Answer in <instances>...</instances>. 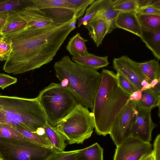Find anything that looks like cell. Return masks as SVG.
Here are the masks:
<instances>
[{"label":"cell","instance_id":"obj_1","mask_svg":"<svg viewBox=\"0 0 160 160\" xmlns=\"http://www.w3.org/2000/svg\"><path fill=\"white\" fill-rule=\"evenodd\" d=\"M73 19L63 23L53 22L48 26L23 30L5 37L11 50L4 71L22 74L51 62L69 34L76 28Z\"/></svg>","mask_w":160,"mask_h":160},{"label":"cell","instance_id":"obj_2","mask_svg":"<svg viewBox=\"0 0 160 160\" xmlns=\"http://www.w3.org/2000/svg\"><path fill=\"white\" fill-rule=\"evenodd\" d=\"M92 110L96 133L109 134L115 119L129 101L130 95L119 86L113 71L103 69Z\"/></svg>","mask_w":160,"mask_h":160},{"label":"cell","instance_id":"obj_3","mask_svg":"<svg viewBox=\"0 0 160 160\" xmlns=\"http://www.w3.org/2000/svg\"><path fill=\"white\" fill-rule=\"evenodd\" d=\"M54 68L61 85L68 90L79 103L92 109L101 82V73L78 65L68 55L55 62Z\"/></svg>","mask_w":160,"mask_h":160},{"label":"cell","instance_id":"obj_4","mask_svg":"<svg viewBox=\"0 0 160 160\" xmlns=\"http://www.w3.org/2000/svg\"><path fill=\"white\" fill-rule=\"evenodd\" d=\"M0 118L2 123L19 126L32 132L48 122L37 98L0 95Z\"/></svg>","mask_w":160,"mask_h":160},{"label":"cell","instance_id":"obj_5","mask_svg":"<svg viewBox=\"0 0 160 160\" xmlns=\"http://www.w3.org/2000/svg\"><path fill=\"white\" fill-rule=\"evenodd\" d=\"M37 98L48 122L54 127L79 103L71 92L60 83H51L41 91Z\"/></svg>","mask_w":160,"mask_h":160},{"label":"cell","instance_id":"obj_6","mask_svg":"<svg viewBox=\"0 0 160 160\" xmlns=\"http://www.w3.org/2000/svg\"><path fill=\"white\" fill-rule=\"evenodd\" d=\"M55 127L70 144L82 143L91 136L94 128L92 113L79 103Z\"/></svg>","mask_w":160,"mask_h":160},{"label":"cell","instance_id":"obj_7","mask_svg":"<svg viewBox=\"0 0 160 160\" xmlns=\"http://www.w3.org/2000/svg\"><path fill=\"white\" fill-rule=\"evenodd\" d=\"M57 151L27 139L0 138L2 160H45Z\"/></svg>","mask_w":160,"mask_h":160},{"label":"cell","instance_id":"obj_8","mask_svg":"<svg viewBox=\"0 0 160 160\" xmlns=\"http://www.w3.org/2000/svg\"><path fill=\"white\" fill-rule=\"evenodd\" d=\"M137 112L136 101L129 100L115 119L109 134L116 146L131 136V129Z\"/></svg>","mask_w":160,"mask_h":160},{"label":"cell","instance_id":"obj_9","mask_svg":"<svg viewBox=\"0 0 160 160\" xmlns=\"http://www.w3.org/2000/svg\"><path fill=\"white\" fill-rule=\"evenodd\" d=\"M116 147L113 160H140L153 152L150 142H145L131 136Z\"/></svg>","mask_w":160,"mask_h":160},{"label":"cell","instance_id":"obj_10","mask_svg":"<svg viewBox=\"0 0 160 160\" xmlns=\"http://www.w3.org/2000/svg\"><path fill=\"white\" fill-rule=\"evenodd\" d=\"M113 68L117 72L131 82L138 90L141 89V83L145 79L149 83V80L142 72L137 62L127 56L114 58L113 60Z\"/></svg>","mask_w":160,"mask_h":160},{"label":"cell","instance_id":"obj_11","mask_svg":"<svg viewBox=\"0 0 160 160\" xmlns=\"http://www.w3.org/2000/svg\"><path fill=\"white\" fill-rule=\"evenodd\" d=\"M137 109L138 112L131 127V136L150 142L152 131L157 126L152 120L151 110Z\"/></svg>","mask_w":160,"mask_h":160},{"label":"cell","instance_id":"obj_12","mask_svg":"<svg viewBox=\"0 0 160 160\" xmlns=\"http://www.w3.org/2000/svg\"><path fill=\"white\" fill-rule=\"evenodd\" d=\"M25 20L27 25L24 30L34 29L48 26L53 23L42 9L30 5L16 12Z\"/></svg>","mask_w":160,"mask_h":160},{"label":"cell","instance_id":"obj_13","mask_svg":"<svg viewBox=\"0 0 160 160\" xmlns=\"http://www.w3.org/2000/svg\"><path fill=\"white\" fill-rule=\"evenodd\" d=\"M117 28L128 31L141 37L142 28L138 21L136 12H121L115 21Z\"/></svg>","mask_w":160,"mask_h":160},{"label":"cell","instance_id":"obj_14","mask_svg":"<svg viewBox=\"0 0 160 160\" xmlns=\"http://www.w3.org/2000/svg\"><path fill=\"white\" fill-rule=\"evenodd\" d=\"M85 27L97 47L101 45L105 37L108 34V27L104 18L100 16L93 17Z\"/></svg>","mask_w":160,"mask_h":160},{"label":"cell","instance_id":"obj_15","mask_svg":"<svg viewBox=\"0 0 160 160\" xmlns=\"http://www.w3.org/2000/svg\"><path fill=\"white\" fill-rule=\"evenodd\" d=\"M140 38L155 57L160 59V29L148 30L142 28Z\"/></svg>","mask_w":160,"mask_h":160},{"label":"cell","instance_id":"obj_16","mask_svg":"<svg viewBox=\"0 0 160 160\" xmlns=\"http://www.w3.org/2000/svg\"><path fill=\"white\" fill-rule=\"evenodd\" d=\"M8 16L1 33L4 37L24 29L27 22L16 12L8 13Z\"/></svg>","mask_w":160,"mask_h":160},{"label":"cell","instance_id":"obj_17","mask_svg":"<svg viewBox=\"0 0 160 160\" xmlns=\"http://www.w3.org/2000/svg\"><path fill=\"white\" fill-rule=\"evenodd\" d=\"M72 61L81 66L97 70L106 67L109 64L108 56L100 57L89 53L83 56L72 57Z\"/></svg>","mask_w":160,"mask_h":160},{"label":"cell","instance_id":"obj_18","mask_svg":"<svg viewBox=\"0 0 160 160\" xmlns=\"http://www.w3.org/2000/svg\"><path fill=\"white\" fill-rule=\"evenodd\" d=\"M160 93L156 92L152 88L142 91V98L136 102L137 108L151 110L160 106Z\"/></svg>","mask_w":160,"mask_h":160},{"label":"cell","instance_id":"obj_19","mask_svg":"<svg viewBox=\"0 0 160 160\" xmlns=\"http://www.w3.org/2000/svg\"><path fill=\"white\" fill-rule=\"evenodd\" d=\"M111 0H95L87 8L84 17L78 20V27L85 26L92 18L102 13L111 2Z\"/></svg>","mask_w":160,"mask_h":160},{"label":"cell","instance_id":"obj_20","mask_svg":"<svg viewBox=\"0 0 160 160\" xmlns=\"http://www.w3.org/2000/svg\"><path fill=\"white\" fill-rule=\"evenodd\" d=\"M47 138L54 148L59 151H64L66 147L65 137L56 128L47 122L43 127Z\"/></svg>","mask_w":160,"mask_h":160},{"label":"cell","instance_id":"obj_21","mask_svg":"<svg viewBox=\"0 0 160 160\" xmlns=\"http://www.w3.org/2000/svg\"><path fill=\"white\" fill-rule=\"evenodd\" d=\"M87 41L78 32L70 38L66 46V49L73 57L84 56L89 53L85 44V42Z\"/></svg>","mask_w":160,"mask_h":160},{"label":"cell","instance_id":"obj_22","mask_svg":"<svg viewBox=\"0 0 160 160\" xmlns=\"http://www.w3.org/2000/svg\"><path fill=\"white\" fill-rule=\"evenodd\" d=\"M53 22L63 23L72 20L74 10L66 8H54L42 9Z\"/></svg>","mask_w":160,"mask_h":160},{"label":"cell","instance_id":"obj_23","mask_svg":"<svg viewBox=\"0 0 160 160\" xmlns=\"http://www.w3.org/2000/svg\"><path fill=\"white\" fill-rule=\"evenodd\" d=\"M103 149L98 143L79 149L75 160H103Z\"/></svg>","mask_w":160,"mask_h":160},{"label":"cell","instance_id":"obj_24","mask_svg":"<svg viewBox=\"0 0 160 160\" xmlns=\"http://www.w3.org/2000/svg\"><path fill=\"white\" fill-rule=\"evenodd\" d=\"M141 71L149 80L150 83L154 79L160 78V66L158 60L155 59L137 62Z\"/></svg>","mask_w":160,"mask_h":160},{"label":"cell","instance_id":"obj_25","mask_svg":"<svg viewBox=\"0 0 160 160\" xmlns=\"http://www.w3.org/2000/svg\"><path fill=\"white\" fill-rule=\"evenodd\" d=\"M31 6L40 9L62 8L74 10L67 0H31Z\"/></svg>","mask_w":160,"mask_h":160},{"label":"cell","instance_id":"obj_26","mask_svg":"<svg viewBox=\"0 0 160 160\" xmlns=\"http://www.w3.org/2000/svg\"><path fill=\"white\" fill-rule=\"evenodd\" d=\"M12 127L23 134L29 141L48 148L55 149L47 138L46 135H39L34 132H32L19 126Z\"/></svg>","mask_w":160,"mask_h":160},{"label":"cell","instance_id":"obj_27","mask_svg":"<svg viewBox=\"0 0 160 160\" xmlns=\"http://www.w3.org/2000/svg\"><path fill=\"white\" fill-rule=\"evenodd\" d=\"M31 5V0H0V12H16Z\"/></svg>","mask_w":160,"mask_h":160},{"label":"cell","instance_id":"obj_28","mask_svg":"<svg viewBox=\"0 0 160 160\" xmlns=\"http://www.w3.org/2000/svg\"><path fill=\"white\" fill-rule=\"evenodd\" d=\"M137 15L142 28L148 30L160 29V15L137 14Z\"/></svg>","mask_w":160,"mask_h":160},{"label":"cell","instance_id":"obj_29","mask_svg":"<svg viewBox=\"0 0 160 160\" xmlns=\"http://www.w3.org/2000/svg\"><path fill=\"white\" fill-rule=\"evenodd\" d=\"M111 3L112 0L103 11L98 15L102 17L106 21L108 27V34L117 28L115 24V20L121 12L114 10L112 7Z\"/></svg>","mask_w":160,"mask_h":160},{"label":"cell","instance_id":"obj_30","mask_svg":"<svg viewBox=\"0 0 160 160\" xmlns=\"http://www.w3.org/2000/svg\"><path fill=\"white\" fill-rule=\"evenodd\" d=\"M112 5L120 12H136L138 9L137 0H112Z\"/></svg>","mask_w":160,"mask_h":160},{"label":"cell","instance_id":"obj_31","mask_svg":"<svg viewBox=\"0 0 160 160\" xmlns=\"http://www.w3.org/2000/svg\"><path fill=\"white\" fill-rule=\"evenodd\" d=\"M74 9V18L75 21L82 16L88 7L92 4L94 0H67Z\"/></svg>","mask_w":160,"mask_h":160},{"label":"cell","instance_id":"obj_32","mask_svg":"<svg viewBox=\"0 0 160 160\" xmlns=\"http://www.w3.org/2000/svg\"><path fill=\"white\" fill-rule=\"evenodd\" d=\"M0 138L28 139L21 133L14 128L12 126L2 123H0Z\"/></svg>","mask_w":160,"mask_h":160},{"label":"cell","instance_id":"obj_33","mask_svg":"<svg viewBox=\"0 0 160 160\" xmlns=\"http://www.w3.org/2000/svg\"><path fill=\"white\" fill-rule=\"evenodd\" d=\"M115 75L118 85L125 92L130 95L138 90L131 82L120 73L117 72Z\"/></svg>","mask_w":160,"mask_h":160},{"label":"cell","instance_id":"obj_34","mask_svg":"<svg viewBox=\"0 0 160 160\" xmlns=\"http://www.w3.org/2000/svg\"><path fill=\"white\" fill-rule=\"evenodd\" d=\"M79 150L68 151H57L48 157L45 160H75Z\"/></svg>","mask_w":160,"mask_h":160},{"label":"cell","instance_id":"obj_35","mask_svg":"<svg viewBox=\"0 0 160 160\" xmlns=\"http://www.w3.org/2000/svg\"><path fill=\"white\" fill-rule=\"evenodd\" d=\"M11 50L10 44L4 39L0 40V61L6 60Z\"/></svg>","mask_w":160,"mask_h":160},{"label":"cell","instance_id":"obj_36","mask_svg":"<svg viewBox=\"0 0 160 160\" xmlns=\"http://www.w3.org/2000/svg\"><path fill=\"white\" fill-rule=\"evenodd\" d=\"M17 82L16 78L4 73H0V88L4 89L6 88Z\"/></svg>","mask_w":160,"mask_h":160},{"label":"cell","instance_id":"obj_37","mask_svg":"<svg viewBox=\"0 0 160 160\" xmlns=\"http://www.w3.org/2000/svg\"><path fill=\"white\" fill-rule=\"evenodd\" d=\"M136 12L138 14L160 15V9L152 6H147L139 9Z\"/></svg>","mask_w":160,"mask_h":160},{"label":"cell","instance_id":"obj_38","mask_svg":"<svg viewBox=\"0 0 160 160\" xmlns=\"http://www.w3.org/2000/svg\"><path fill=\"white\" fill-rule=\"evenodd\" d=\"M137 2L138 10L147 6H152L160 9V0H137Z\"/></svg>","mask_w":160,"mask_h":160},{"label":"cell","instance_id":"obj_39","mask_svg":"<svg viewBox=\"0 0 160 160\" xmlns=\"http://www.w3.org/2000/svg\"><path fill=\"white\" fill-rule=\"evenodd\" d=\"M152 154L155 160H160V135L156 137L153 144Z\"/></svg>","mask_w":160,"mask_h":160},{"label":"cell","instance_id":"obj_40","mask_svg":"<svg viewBox=\"0 0 160 160\" xmlns=\"http://www.w3.org/2000/svg\"><path fill=\"white\" fill-rule=\"evenodd\" d=\"M142 89L138 90L132 93L130 96L129 100H132L136 102L139 101L142 98Z\"/></svg>","mask_w":160,"mask_h":160},{"label":"cell","instance_id":"obj_41","mask_svg":"<svg viewBox=\"0 0 160 160\" xmlns=\"http://www.w3.org/2000/svg\"><path fill=\"white\" fill-rule=\"evenodd\" d=\"M8 16L6 12H0V33L2 28L5 24Z\"/></svg>","mask_w":160,"mask_h":160},{"label":"cell","instance_id":"obj_42","mask_svg":"<svg viewBox=\"0 0 160 160\" xmlns=\"http://www.w3.org/2000/svg\"><path fill=\"white\" fill-rule=\"evenodd\" d=\"M141 85L142 86V90L143 91L149 89V83L146 80L144 79L142 80Z\"/></svg>","mask_w":160,"mask_h":160},{"label":"cell","instance_id":"obj_43","mask_svg":"<svg viewBox=\"0 0 160 160\" xmlns=\"http://www.w3.org/2000/svg\"><path fill=\"white\" fill-rule=\"evenodd\" d=\"M34 132L39 135L44 136L45 135V130L43 127L38 128L36 131Z\"/></svg>","mask_w":160,"mask_h":160},{"label":"cell","instance_id":"obj_44","mask_svg":"<svg viewBox=\"0 0 160 160\" xmlns=\"http://www.w3.org/2000/svg\"><path fill=\"white\" fill-rule=\"evenodd\" d=\"M160 81V78L159 79H155L152 80L150 83H149V88H152Z\"/></svg>","mask_w":160,"mask_h":160},{"label":"cell","instance_id":"obj_45","mask_svg":"<svg viewBox=\"0 0 160 160\" xmlns=\"http://www.w3.org/2000/svg\"><path fill=\"white\" fill-rule=\"evenodd\" d=\"M152 155V153L146 155L142 157L140 160H151Z\"/></svg>","mask_w":160,"mask_h":160},{"label":"cell","instance_id":"obj_46","mask_svg":"<svg viewBox=\"0 0 160 160\" xmlns=\"http://www.w3.org/2000/svg\"><path fill=\"white\" fill-rule=\"evenodd\" d=\"M4 36L0 33V40L4 39Z\"/></svg>","mask_w":160,"mask_h":160},{"label":"cell","instance_id":"obj_47","mask_svg":"<svg viewBox=\"0 0 160 160\" xmlns=\"http://www.w3.org/2000/svg\"><path fill=\"white\" fill-rule=\"evenodd\" d=\"M151 160H155L154 158V157L153 155V154H152V158H151Z\"/></svg>","mask_w":160,"mask_h":160},{"label":"cell","instance_id":"obj_48","mask_svg":"<svg viewBox=\"0 0 160 160\" xmlns=\"http://www.w3.org/2000/svg\"><path fill=\"white\" fill-rule=\"evenodd\" d=\"M0 123H2V121L0 118Z\"/></svg>","mask_w":160,"mask_h":160},{"label":"cell","instance_id":"obj_49","mask_svg":"<svg viewBox=\"0 0 160 160\" xmlns=\"http://www.w3.org/2000/svg\"><path fill=\"white\" fill-rule=\"evenodd\" d=\"M0 160H2L1 158H0Z\"/></svg>","mask_w":160,"mask_h":160}]
</instances>
